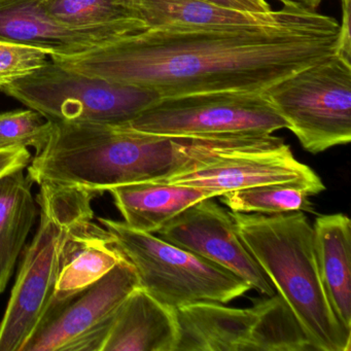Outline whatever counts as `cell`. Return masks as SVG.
Wrapping results in <instances>:
<instances>
[{"mask_svg":"<svg viewBox=\"0 0 351 351\" xmlns=\"http://www.w3.org/2000/svg\"><path fill=\"white\" fill-rule=\"evenodd\" d=\"M38 186L40 225L0 322V351H21L36 332L52 304L63 246L71 229L94 217L91 202L97 193L51 182Z\"/></svg>","mask_w":351,"mask_h":351,"instance_id":"277c9868","label":"cell"},{"mask_svg":"<svg viewBox=\"0 0 351 351\" xmlns=\"http://www.w3.org/2000/svg\"><path fill=\"white\" fill-rule=\"evenodd\" d=\"M302 147L319 154L351 141V63L332 55L263 91Z\"/></svg>","mask_w":351,"mask_h":351,"instance_id":"52a82bcc","label":"cell"},{"mask_svg":"<svg viewBox=\"0 0 351 351\" xmlns=\"http://www.w3.org/2000/svg\"><path fill=\"white\" fill-rule=\"evenodd\" d=\"M57 21L73 27L90 28L141 21L135 0H38Z\"/></svg>","mask_w":351,"mask_h":351,"instance_id":"7402d4cb","label":"cell"},{"mask_svg":"<svg viewBox=\"0 0 351 351\" xmlns=\"http://www.w3.org/2000/svg\"><path fill=\"white\" fill-rule=\"evenodd\" d=\"M92 219L77 223L65 241L51 306L85 291L124 260L106 228Z\"/></svg>","mask_w":351,"mask_h":351,"instance_id":"9a60e30c","label":"cell"},{"mask_svg":"<svg viewBox=\"0 0 351 351\" xmlns=\"http://www.w3.org/2000/svg\"><path fill=\"white\" fill-rule=\"evenodd\" d=\"M32 184L24 169L0 178V293L5 291L36 223L38 208Z\"/></svg>","mask_w":351,"mask_h":351,"instance_id":"d6986e66","label":"cell"},{"mask_svg":"<svg viewBox=\"0 0 351 351\" xmlns=\"http://www.w3.org/2000/svg\"><path fill=\"white\" fill-rule=\"evenodd\" d=\"M135 8L145 29L263 25L276 21L282 13V9L269 13L239 11L207 0H135Z\"/></svg>","mask_w":351,"mask_h":351,"instance_id":"ac0fdd59","label":"cell"},{"mask_svg":"<svg viewBox=\"0 0 351 351\" xmlns=\"http://www.w3.org/2000/svg\"><path fill=\"white\" fill-rule=\"evenodd\" d=\"M238 234L291 308L316 351H350L351 330L330 307L318 270L313 227L302 211L230 213Z\"/></svg>","mask_w":351,"mask_h":351,"instance_id":"3957f363","label":"cell"},{"mask_svg":"<svg viewBox=\"0 0 351 351\" xmlns=\"http://www.w3.org/2000/svg\"><path fill=\"white\" fill-rule=\"evenodd\" d=\"M30 160L32 154L27 147L0 151V178L16 170L25 169Z\"/></svg>","mask_w":351,"mask_h":351,"instance_id":"484cf974","label":"cell"},{"mask_svg":"<svg viewBox=\"0 0 351 351\" xmlns=\"http://www.w3.org/2000/svg\"><path fill=\"white\" fill-rule=\"evenodd\" d=\"M99 221L134 269L139 287L172 309L199 302L227 304L252 289L237 275L159 236L124 221L104 217Z\"/></svg>","mask_w":351,"mask_h":351,"instance_id":"5b68a950","label":"cell"},{"mask_svg":"<svg viewBox=\"0 0 351 351\" xmlns=\"http://www.w3.org/2000/svg\"><path fill=\"white\" fill-rule=\"evenodd\" d=\"M322 0H287L285 7L297 8L305 11L316 12Z\"/></svg>","mask_w":351,"mask_h":351,"instance_id":"83f0119b","label":"cell"},{"mask_svg":"<svg viewBox=\"0 0 351 351\" xmlns=\"http://www.w3.org/2000/svg\"><path fill=\"white\" fill-rule=\"evenodd\" d=\"M178 138L266 136L287 124L263 92L221 91L162 97L128 125Z\"/></svg>","mask_w":351,"mask_h":351,"instance_id":"ba28073f","label":"cell"},{"mask_svg":"<svg viewBox=\"0 0 351 351\" xmlns=\"http://www.w3.org/2000/svg\"><path fill=\"white\" fill-rule=\"evenodd\" d=\"M50 52L0 38V88L28 77L49 62Z\"/></svg>","mask_w":351,"mask_h":351,"instance_id":"cb8c5ba5","label":"cell"},{"mask_svg":"<svg viewBox=\"0 0 351 351\" xmlns=\"http://www.w3.org/2000/svg\"><path fill=\"white\" fill-rule=\"evenodd\" d=\"M52 122L126 126L161 98L145 88L69 71L49 61L28 77L0 88Z\"/></svg>","mask_w":351,"mask_h":351,"instance_id":"8992f818","label":"cell"},{"mask_svg":"<svg viewBox=\"0 0 351 351\" xmlns=\"http://www.w3.org/2000/svg\"><path fill=\"white\" fill-rule=\"evenodd\" d=\"M52 129V121L32 108L0 112V151L32 147L38 153Z\"/></svg>","mask_w":351,"mask_h":351,"instance_id":"603a6c76","label":"cell"},{"mask_svg":"<svg viewBox=\"0 0 351 351\" xmlns=\"http://www.w3.org/2000/svg\"><path fill=\"white\" fill-rule=\"evenodd\" d=\"M278 1H280V3H282L283 5H285V3H287V0H278Z\"/></svg>","mask_w":351,"mask_h":351,"instance_id":"f546056e","label":"cell"},{"mask_svg":"<svg viewBox=\"0 0 351 351\" xmlns=\"http://www.w3.org/2000/svg\"><path fill=\"white\" fill-rule=\"evenodd\" d=\"M124 223L132 229L156 234L191 205L215 198L202 189L167 182H145L110 189Z\"/></svg>","mask_w":351,"mask_h":351,"instance_id":"e0dca14e","label":"cell"},{"mask_svg":"<svg viewBox=\"0 0 351 351\" xmlns=\"http://www.w3.org/2000/svg\"><path fill=\"white\" fill-rule=\"evenodd\" d=\"M319 180L309 166L295 159L282 139L271 134L248 137L239 145L158 182L202 189L221 197L263 184Z\"/></svg>","mask_w":351,"mask_h":351,"instance_id":"30bf717a","label":"cell"},{"mask_svg":"<svg viewBox=\"0 0 351 351\" xmlns=\"http://www.w3.org/2000/svg\"><path fill=\"white\" fill-rule=\"evenodd\" d=\"M326 190L319 180H293L233 191L221 196L233 213L281 215L313 211L310 197Z\"/></svg>","mask_w":351,"mask_h":351,"instance_id":"ffe728a7","label":"cell"},{"mask_svg":"<svg viewBox=\"0 0 351 351\" xmlns=\"http://www.w3.org/2000/svg\"><path fill=\"white\" fill-rule=\"evenodd\" d=\"M250 1H252L256 7H258V10L263 12V13H269V12H271L270 5H269L265 0H250Z\"/></svg>","mask_w":351,"mask_h":351,"instance_id":"f1b7e54d","label":"cell"},{"mask_svg":"<svg viewBox=\"0 0 351 351\" xmlns=\"http://www.w3.org/2000/svg\"><path fill=\"white\" fill-rule=\"evenodd\" d=\"M156 234L237 275L262 295H275L272 283L240 238L231 215L213 198L191 205Z\"/></svg>","mask_w":351,"mask_h":351,"instance_id":"8fae6325","label":"cell"},{"mask_svg":"<svg viewBox=\"0 0 351 351\" xmlns=\"http://www.w3.org/2000/svg\"><path fill=\"white\" fill-rule=\"evenodd\" d=\"M256 318L250 351H311L303 328L280 295L254 303Z\"/></svg>","mask_w":351,"mask_h":351,"instance_id":"44dd1931","label":"cell"},{"mask_svg":"<svg viewBox=\"0 0 351 351\" xmlns=\"http://www.w3.org/2000/svg\"><path fill=\"white\" fill-rule=\"evenodd\" d=\"M341 9H342V22L339 24L335 55L346 62L351 63V0H341Z\"/></svg>","mask_w":351,"mask_h":351,"instance_id":"d4e9b609","label":"cell"},{"mask_svg":"<svg viewBox=\"0 0 351 351\" xmlns=\"http://www.w3.org/2000/svg\"><path fill=\"white\" fill-rule=\"evenodd\" d=\"M138 287L124 258L85 291L50 306L21 351H101L117 312Z\"/></svg>","mask_w":351,"mask_h":351,"instance_id":"9c48e42d","label":"cell"},{"mask_svg":"<svg viewBox=\"0 0 351 351\" xmlns=\"http://www.w3.org/2000/svg\"><path fill=\"white\" fill-rule=\"evenodd\" d=\"M176 312L136 287L117 312L101 351H176Z\"/></svg>","mask_w":351,"mask_h":351,"instance_id":"5bb4252c","label":"cell"},{"mask_svg":"<svg viewBox=\"0 0 351 351\" xmlns=\"http://www.w3.org/2000/svg\"><path fill=\"white\" fill-rule=\"evenodd\" d=\"M245 138H178L127 126L53 122L50 137L27 176L38 184L51 182L101 194L116 186L161 182Z\"/></svg>","mask_w":351,"mask_h":351,"instance_id":"7a4b0ae2","label":"cell"},{"mask_svg":"<svg viewBox=\"0 0 351 351\" xmlns=\"http://www.w3.org/2000/svg\"><path fill=\"white\" fill-rule=\"evenodd\" d=\"M332 17L283 7L263 25L155 28L51 60L69 71L145 88L162 97L263 92L336 52Z\"/></svg>","mask_w":351,"mask_h":351,"instance_id":"6da1fadb","label":"cell"},{"mask_svg":"<svg viewBox=\"0 0 351 351\" xmlns=\"http://www.w3.org/2000/svg\"><path fill=\"white\" fill-rule=\"evenodd\" d=\"M313 235L318 270L330 307L351 330V223L344 213L319 215Z\"/></svg>","mask_w":351,"mask_h":351,"instance_id":"2e32d148","label":"cell"},{"mask_svg":"<svg viewBox=\"0 0 351 351\" xmlns=\"http://www.w3.org/2000/svg\"><path fill=\"white\" fill-rule=\"evenodd\" d=\"M174 312L178 328L176 351H250L256 318L254 306L240 309L199 302Z\"/></svg>","mask_w":351,"mask_h":351,"instance_id":"4fadbf2b","label":"cell"},{"mask_svg":"<svg viewBox=\"0 0 351 351\" xmlns=\"http://www.w3.org/2000/svg\"><path fill=\"white\" fill-rule=\"evenodd\" d=\"M207 1L221 5V7L229 8V9L252 12V13H263L250 0H207Z\"/></svg>","mask_w":351,"mask_h":351,"instance_id":"4316f807","label":"cell"},{"mask_svg":"<svg viewBox=\"0 0 351 351\" xmlns=\"http://www.w3.org/2000/svg\"><path fill=\"white\" fill-rule=\"evenodd\" d=\"M145 29L141 21L73 27L51 17L38 0H0V38L45 49L50 56L85 52Z\"/></svg>","mask_w":351,"mask_h":351,"instance_id":"7c38bea8","label":"cell"}]
</instances>
